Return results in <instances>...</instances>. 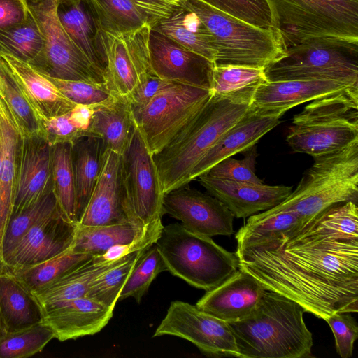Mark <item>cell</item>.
<instances>
[{
  "mask_svg": "<svg viewBox=\"0 0 358 358\" xmlns=\"http://www.w3.org/2000/svg\"><path fill=\"white\" fill-rule=\"evenodd\" d=\"M57 13L73 43L105 77L98 25L87 0H57Z\"/></svg>",
  "mask_w": 358,
  "mask_h": 358,
  "instance_id": "f1b7e54d",
  "label": "cell"
},
{
  "mask_svg": "<svg viewBox=\"0 0 358 358\" xmlns=\"http://www.w3.org/2000/svg\"><path fill=\"white\" fill-rule=\"evenodd\" d=\"M77 226L57 210L33 226L2 262L14 271L55 257L71 248Z\"/></svg>",
  "mask_w": 358,
  "mask_h": 358,
  "instance_id": "e0dca14e",
  "label": "cell"
},
{
  "mask_svg": "<svg viewBox=\"0 0 358 358\" xmlns=\"http://www.w3.org/2000/svg\"><path fill=\"white\" fill-rule=\"evenodd\" d=\"M150 30L149 25L119 34L99 29L98 42L106 66L105 78L116 93L128 96L139 80L152 72Z\"/></svg>",
  "mask_w": 358,
  "mask_h": 358,
  "instance_id": "5bb4252c",
  "label": "cell"
},
{
  "mask_svg": "<svg viewBox=\"0 0 358 358\" xmlns=\"http://www.w3.org/2000/svg\"><path fill=\"white\" fill-rule=\"evenodd\" d=\"M164 335L187 340L209 357H239L229 324L187 302L171 303L153 336Z\"/></svg>",
  "mask_w": 358,
  "mask_h": 358,
  "instance_id": "4fadbf2b",
  "label": "cell"
},
{
  "mask_svg": "<svg viewBox=\"0 0 358 358\" xmlns=\"http://www.w3.org/2000/svg\"><path fill=\"white\" fill-rule=\"evenodd\" d=\"M313 159V164L303 173L296 188L271 208L294 212L303 227L336 204L358 203V141Z\"/></svg>",
  "mask_w": 358,
  "mask_h": 358,
  "instance_id": "277c9868",
  "label": "cell"
},
{
  "mask_svg": "<svg viewBox=\"0 0 358 358\" xmlns=\"http://www.w3.org/2000/svg\"><path fill=\"white\" fill-rule=\"evenodd\" d=\"M350 313H336L324 320L334 336L337 353L341 358L352 355L354 343L358 338V325Z\"/></svg>",
  "mask_w": 358,
  "mask_h": 358,
  "instance_id": "c3c4849f",
  "label": "cell"
},
{
  "mask_svg": "<svg viewBox=\"0 0 358 358\" xmlns=\"http://www.w3.org/2000/svg\"><path fill=\"white\" fill-rule=\"evenodd\" d=\"M0 317L3 333L40 322L43 317L34 294L3 263L0 266Z\"/></svg>",
  "mask_w": 358,
  "mask_h": 358,
  "instance_id": "83f0119b",
  "label": "cell"
},
{
  "mask_svg": "<svg viewBox=\"0 0 358 358\" xmlns=\"http://www.w3.org/2000/svg\"><path fill=\"white\" fill-rule=\"evenodd\" d=\"M52 184L62 215L71 222L78 224L71 143L52 146Z\"/></svg>",
  "mask_w": 358,
  "mask_h": 358,
  "instance_id": "74e56055",
  "label": "cell"
},
{
  "mask_svg": "<svg viewBox=\"0 0 358 358\" xmlns=\"http://www.w3.org/2000/svg\"><path fill=\"white\" fill-rule=\"evenodd\" d=\"M59 209L52 188L38 202L12 216L7 225L2 245V259L36 224Z\"/></svg>",
  "mask_w": 358,
  "mask_h": 358,
  "instance_id": "7bdbcfd3",
  "label": "cell"
},
{
  "mask_svg": "<svg viewBox=\"0 0 358 358\" xmlns=\"http://www.w3.org/2000/svg\"><path fill=\"white\" fill-rule=\"evenodd\" d=\"M244 157L237 159L227 157L210 168L204 173L213 178L254 184L264 183L255 173L257 156L255 146L244 151Z\"/></svg>",
  "mask_w": 358,
  "mask_h": 358,
  "instance_id": "7dc6e473",
  "label": "cell"
},
{
  "mask_svg": "<svg viewBox=\"0 0 358 358\" xmlns=\"http://www.w3.org/2000/svg\"><path fill=\"white\" fill-rule=\"evenodd\" d=\"M107 152L101 138L96 136H84L72 144L78 223L101 174Z\"/></svg>",
  "mask_w": 358,
  "mask_h": 358,
  "instance_id": "1f68e13d",
  "label": "cell"
},
{
  "mask_svg": "<svg viewBox=\"0 0 358 358\" xmlns=\"http://www.w3.org/2000/svg\"><path fill=\"white\" fill-rule=\"evenodd\" d=\"M45 48L43 36L30 12L23 23L0 30V52L28 63L38 72L45 64Z\"/></svg>",
  "mask_w": 358,
  "mask_h": 358,
  "instance_id": "d590c367",
  "label": "cell"
},
{
  "mask_svg": "<svg viewBox=\"0 0 358 358\" xmlns=\"http://www.w3.org/2000/svg\"><path fill=\"white\" fill-rule=\"evenodd\" d=\"M45 41V60L39 72L65 80L107 83L97 69L73 43L57 13V0H25Z\"/></svg>",
  "mask_w": 358,
  "mask_h": 358,
  "instance_id": "7c38bea8",
  "label": "cell"
},
{
  "mask_svg": "<svg viewBox=\"0 0 358 358\" xmlns=\"http://www.w3.org/2000/svg\"><path fill=\"white\" fill-rule=\"evenodd\" d=\"M197 178L209 194L221 201L236 218H245L269 210L292 192V187L289 186L236 182L205 173Z\"/></svg>",
  "mask_w": 358,
  "mask_h": 358,
  "instance_id": "ffe728a7",
  "label": "cell"
},
{
  "mask_svg": "<svg viewBox=\"0 0 358 358\" xmlns=\"http://www.w3.org/2000/svg\"><path fill=\"white\" fill-rule=\"evenodd\" d=\"M201 1L256 27L276 30L273 13L267 0Z\"/></svg>",
  "mask_w": 358,
  "mask_h": 358,
  "instance_id": "f6af8a7d",
  "label": "cell"
},
{
  "mask_svg": "<svg viewBox=\"0 0 358 358\" xmlns=\"http://www.w3.org/2000/svg\"><path fill=\"white\" fill-rule=\"evenodd\" d=\"M21 86L41 121L71 110L76 104L63 95L44 75L28 63L0 52Z\"/></svg>",
  "mask_w": 358,
  "mask_h": 358,
  "instance_id": "4316f807",
  "label": "cell"
},
{
  "mask_svg": "<svg viewBox=\"0 0 358 358\" xmlns=\"http://www.w3.org/2000/svg\"><path fill=\"white\" fill-rule=\"evenodd\" d=\"M200 18L214 38L215 66L265 68L285 53L279 33L243 21L201 0H180Z\"/></svg>",
  "mask_w": 358,
  "mask_h": 358,
  "instance_id": "52a82bcc",
  "label": "cell"
},
{
  "mask_svg": "<svg viewBox=\"0 0 358 358\" xmlns=\"http://www.w3.org/2000/svg\"><path fill=\"white\" fill-rule=\"evenodd\" d=\"M134 125L132 108L127 96L117 94L113 99L93 106L88 132L101 138L106 151L122 154Z\"/></svg>",
  "mask_w": 358,
  "mask_h": 358,
  "instance_id": "f546056e",
  "label": "cell"
},
{
  "mask_svg": "<svg viewBox=\"0 0 358 358\" xmlns=\"http://www.w3.org/2000/svg\"><path fill=\"white\" fill-rule=\"evenodd\" d=\"M21 137L0 97V261L15 194Z\"/></svg>",
  "mask_w": 358,
  "mask_h": 358,
  "instance_id": "484cf974",
  "label": "cell"
},
{
  "mask_svg": "<svg viewBox=\"0 0 358 358\" xmlns=\"http://www.w3.org/2000/svg\"><path fill=\"white\" fill-rule=\"evenodd\" d=\"M55 338L53 330L43 321L4 332L0 336V358H22L41 352Z\"/></svg>",
  "mask_w": 358,
  "mask_h": 358,
  "instance_id": "60d3db41",
  "label": "cell"
},
{
  "mask_svg": "<svg viewBox=\"0 0 358 358\" xmlns=\"http://www.w3.org/2000/svg\"><path fill=\"white\" fill-rule=\"evenodd\" d=\"M126 222L141 225L130 213L124 200L121 183V154L108 150L101 174L78 224L101 226Z\"/></svg>",
  "mask_w": 358,
  "mask_h": 358,
  "instance_id": "d6986e66",
  "label": "cell"
},
{
  "mask_svg": "<svg viewBox=\"0 0 358 358\" xmlns=\"http://www.w3.org/2000/svg\"><path fill=\"white\" fill-rule=\"evenodd\" d=\"M162 227H145L134 223L77 226L71 249L92 257H101L111 249L137 243H155Z\"/></svg>",
  "mask_w": 358,
  "mask_h": 358,
  "instance_id": "d4e9b609",
  "label": "cell"
},
{
  "mask_svg": "<svg viewBox=\"0 0 358 358\" xmlns=\"http://www.w3.org/2000/svg\"><path fill=\"white\" fill-rule=\"evenodd\" d=\"M280 117L250 106L199 161L191 172L189 180L196 179L220 161L255 145L263 136L280 124Z\"/></svg>",
  "mask_w": 358,
  "mask_h": 358,
  "instance_id": "cb8c5ba5",
  "label": "cell"
},
{
  "mask_svg": "<svg viewBox=\"0 0 358 358\" xmlns=\"http://www.w3.org/2000/svg\"><path fill=\"white\" fill-rule=\"evenodd\" d=\"M146 248L129 254L122 262L99 275L92 281L85 296L114 309L129 275Z\"/></svg>",
  "mask_w": 358,
  "mask_h": 358,
  "instance_id": "b9f144b4",
  "label": "cell"
},
{
  "mask_svg": "<svg viewBox=\"0 0 358 358\" xmlns=\"http://www.w3.org/2000/svg\"><path fill=\"white\" fill-rule=\"evenodd\" d=\"M68 114L70 120L76 128L89 133L88 129L93 115V106L76 104Z\"/></svg>",
  "mask_w": 358,
  "mask_h": 358,
  "instance_id": "db71d44e",
  "label": "cell"
},
{
  "mask_svg": "<svg viewBox=\"0 0 358 358\" xmlns=\"http://www.w3.org/2000/svg\"><path fill=\"white\" fill-rule=\"evenodd\" d=\"M267 79L264 69L245 66H215L210 92L251 103L257 87Z\"/></svg>",
  "mask_w": 358,
  "mask_h": 358,
  "instance_id": "8d00e7d4",
  "label": "cell"
},
{
  "mask_svg": "<svg viewBox=\"0 0 358 358\" xmlns=\"http://www.w3.org/2000/svg\"><path fill=\"white\" fill-rule=\"evenodd\" d=\"M178 83L162 79L152 72L142 78L127 96L131 108L141 106L157 95L171 88Z\"/></svg>",
  "mask_w": 358,
  "mask_h": 358,
  "instance_id": "f907efd6",
  "label": "cell"
},
{
  "mask_svg": "<svg viewBox=\"0 0 358 358\" xmlns=\"http://www.w3.org/2000/svg\"><path fill=\"white\" fill-rule=\"evenodd\" d=\"M121 183L127 206L134 220L145 227H163L164 194L157 169L136 123L121 154Z\"/></svg>",
  "mask_w": 358,
  "mask_h": 358,
  "instance_id": "8fae6325",
  "label": "cell"
},
{
  "mask_svg": "<svg viewBox=\"0 0 358 358\" xmlns=\"http://www.w3.org/2000/svg\"><path fill=\"white\" fill-rule=\"evenodd\" d=\"M151 29L213 62L217 57L214 38L196 13L182 4Z\"/></svg>",
  "mask_w": 358,
  "mask_h": 358,
  "instance_id": "4dcf8cb0",
  "label": "cell"
},
{
  "mask_svg": "<svg viewBox=\"0 0 358 358\" xmlns=\"http://www.w3.org/2000/svg\"><path fill=\"white\" fill-rule=\"evenodd\" d=\"M114 309L87 296L59 302L43 310V322L60 341L99 332L110 321Z\"/></svg>",
  "mask_w": 358,
  "mask_h": 358,
  "instance_id": "7402d4cb",
  "label": "cell"
},
{
  "mask_svg": "<svg viewBox=\"0 0 358 358\" xmlns=\"http://www.w3.org/2000/svg\"><path fill=\"white\" fill-rule=\"evenodd\" d=\"M238 268L266 290L325 320L358 311V238H338L314 222L263 245L235 252Z\"/></svg>",
  "mask_w": 358,
  "mask_h": 358,
  "instance_id": "6da1fadb",
  "label": "cell"
},
{
  "mask_svg": "<svg viewBox=\"0 0 358 358\" xmlns=\"http://www.w3.org/2000/svg\"><path fill=\"white\" fill-rule=\"evenodd\" d=\"M187 185L164 194L163 214L180 220L187 230L201 235L231 236L234 217L217 199Z\"/></svg>",
  "mask_w": 358,
  "mask_h": 358,
  "instance_id": "9a60e30c",
  "label": "cell"
},
{
  "mask_svg": "<svg viewBox=\"0 0 358 358\" xmlns=\"http://www.w3.org/2000/svg\"><path fill=\"white\" fill-rule=\"evenodd\" d=\"M0 97L21 138L42 137L41 121L9 66L0 55Z\"/></svg>",
  "mask_w": 358,
  "mask_h": 358,
  "instance_id": "e575fe53",
  "label": "cell"
},
{
  "mask_svg": "<svg viewBox=\"0 0 358 358\" xmlns=\"http://www.w3.org/2000/svg\"><path fill=\"white\" fill-rule=\"evenodd\" d=\"M305 310L282 294L266 290L255 310L228 323L240 358L313 357V334L303 320Z\"/></svg>",
  "mask_w": 358,
  "mask_h": 358,
  "instance_id": "7a4b0ae2",
  "label": "cell"
},
{
  "mask_svg": "<svg viewBox=\"0 0 358 358\" xmlns=\"http://www.w3.org/2000/svg\"><path fill=\"white\" fill-rule=\"evenodd\" d=\"M155 244L167 271L205 291L215 288L238 269L235 252L178 223L163 226Z\"/></svg>",
  "mask_w": 358,
  "mask_h": 358,
  "instance_id": "8992f818",
  "label": "cell"
},
{
  "mask_svg": "<svg viewBox=\"0 0 358 358\" xmlns=\"http://www.w3.org/2000/svg\"><path fill=\"white\" fill-rule=\"evenodd\" d=\"M45 76L63 95L75 104L94 106L113 99L117 94L106 83L65 80Z\"/></svg>",
  "mask_w": 358,
  "mask_h": 358,
  "instance_id": "bcb514c9",
  "label": "cell"
},
{
  "mask_svg": "<svg viewBox=\"0 0 358 358\" xmlns=\"http://www.w3.org/2000/svg\"><path fill=\"white\" fill-rule=\"evenodd\" d=\"M43 135L51 146L69 143L73 144L79 138L90 136L87 131L76 128L70 120L68 113L41 120Z\"/></svg>",
  "mask_w": 358,
  "mask_h": 358,
  "instance_id": "681fc988",
  "label": "cell"
},
{
  "mask_svg": "<svg viewBox=\"0 0 358 358\" xmlns=\"http://www.w3.org/2000/svg\"><path fill=\"white\" fill-rule=\"evenodd\" d=\"M268 81L329 80L358 85V43L313 38L285 48L264 68Z\"/></svg>",
  "mask_w": 358,
  "mask_h": 358,
  "instance_id": "9c48e42d",
  "label": "cell"
},
{
  "mask_svg": "<svg viewBox=\"0 0 358 358\" xmlns=\"http://www.w3.org/2000/svg\"><path fill=\"white\" fill-rule=\"evenodd\" d=\"M265 291L254 277L238 268L221 284L206 291L195 306L227 323L237 322L255 310Z\"/></svg>",
  "mask_w": 358,
  "mask_h": 358,
  "instance_id": "44dd1931",
  "label": "cell"
},
{
  "mask_svg": "<svg viewBox=\"0 0 358 358\" xmlns=\"http://www.w3.org/2000/svg\"><path fill=\"white\" fill-rule=\"evenodd\" d=\"M354 86L358 85L329 80H266L256 90L250 106L282 117L296 106Z\"/></svg>",
  "mask_w": 358,
  "mask_h": 358,
  "instance_id": "603a6c76",
  "label": "cell"
},
{
  "mask_svg": "<svg viewBox=\"0 0 358 358\" xmlns=\"http://www.w3.org/2000/svg\"><path fill=\"white\" fill-rule=\"evenodd\" d=\"M29 15L25 0H0V30L23 23Z\"/></svg>",
  "mask_w": 358,
  "mask_h": 358,
  "instance_id": "816d5d0a",
  "label": "cell"
},
{
  "mask_svg": "<svg viewBox=\"0 0 358 358\" xmlns=\"http://www.w3.org/2000/svg\"><path fill=\"white\" fill-rule=\"evenodd\" d=\"M285 48L313 38L358 43V0H267Z\"/></svg>",
  "mask_w": 358,
  "mask_h": 358,
  "instance_id": "ba28073f",
  "label": "cell"
},
{
  "mask_svg": "<svg viewBox=\"0 0 358 358\" xmlns=\"http://www.w3.org/2000/svg\"><path fill=\"white\" fill-rule=\"evenodd\" d=\"M3 263V262L0 261V266L1 265V264ZM3 334V328H2V324H1V317H0V336Z\"/></svg>",
  "mask_w": 358,
  "mask_h": 358,
  "instance_id": "11a10c76",
  "label": "cell"
},
{
  "mask_svg": "<svg viewBox=\"0 0 358 358\" xmlns=\"http://www.w3.org/2000/svg\"><path fill=\"white\" fill-rule=\"evenodd\" d=\"M128 255L115 260L94 257L68 271L48 286L32 293L43 310L59 302L85 296L92 281L99 275L122 262Z\"/></svg>",
  "mask_w": 358,
  "mask_h": 358,
  "instance_id": "d6a6232c",
  "label": "cell"
},
{
  "mask_svg": "<svg viewBox=\"0 0 358 358\" xmlns=\"http://www.w3.org/2000/svg\"><path fill=\"white\" fill-rule=\"evenodd\" d=\"M147 17L151 28L168 17L179 5L180 0H131Z\"/></svg>",
  "mask_w": 358,
  "mask_h": 358,
  "instance_id": "f5cc1de1",
  "label": "cell"
},
{
  "mask_svg": "<svg viewBox=\"0 0 358 358\" xmlns=\"http://www.w3.org/2000/svg\"><path fill=\"white\" fill-rule=\"evenodd\" d=\"M152 72L158 77L210 90L214 64L151 29L149 37Z\"/></svg>",
  "mask_w": 358,
  "mask_h": 358,
  "instance_id": "2e32d148",
  "label": "cell"
},
{
  "mask_svg": "<svg viewBox=\"0 0 358 358\" xmlns=\"http://www.w3.org/2000/svg\"><path fill=\"white\" fill-rule=\"evenodd\" d=\"M51 146L42 137L21 138L11 216L38 202L52 188Z\"/></svg>",
  "mask_w": 358,
  "mask_h": 358,
  "instance_id": "ac0fdd59",
  "label": "cell"
},
{
  "mask_svg": "<svg viewBox=\"0 0 358 358\" xmlns=\"http://www.w3.org/2000/svg\"><path fill=\"white\" fill-rule=\"evenodd\" d=\"M286 141L313 157L358 141V86L315 99L292 120Z\"/></svg>",
  "mask_w": 358,
  "mask_h": 358,
  "instance_id": "5b68a950",
  "label": "cell"
},
{
  "mask_svg": "<svg viewBox=\"0 0 358 358\" xmlns=\"http://www.w3.org/2000/svg\"><path fill=\"white\" fill-rule=\"evenodd\" d=\"M167 271L164 261L156 245L147 248L138 259L129 275L118 300L133 297L140 303L150 284L160 273Z\"/></svg>",
  "mask_w": 358,
  "mask_h": 358,
  "instance_id": "ee69618b",
  "label": "cell"
},
{
  "mask_svg": "<svg viewBox=\"0 0 358 358\" xmlns=\"http://www.w3.org/2000/svg\"><path fill=\"white\" fill-rule=\"evenodd\" d=\"M250 105L240 99L212 94L175 137L152 155L164 194L190 182L196 164L244 115Z\"/></svg>",
  "mask_w": 358,
  "mask_h": 358,
  "instance_id": "3957f363",
  "label": "cell"
},
{
  "mask_svg": "<svg viewBox=\"0 0 358 358\" xmlns=\"http://www.w3.org/2000/svg\"><path fill=\"white\" fill-rule=\"evenodd\" d=\"M92 256L76 252L71 248L41 262L11 271L32 292L52 284L68 271L90 260Z\"/></svg>",
  "mask_w": 358,
  "mask_h": 358,
  "instance_id": "f35d334b",
  "label": "cell"
},
{
  "mask_svg": "<svg viewBox=\"0 0 358 358\" xmlns=\"http://www.w3.org/2000/svg\"><path fill=\"white\" fill-rule=\"evenodd\" d=\"M211 94L208 89L177 83L147 103L132 108L134 122L152 155L175 137Z\"/></svg>",
  "mask_w": 358,
  "mask_h": 358,
  "instance_id": "30bf717a",
  "label": "cell"
},
{
  "mask_svg": "<svg viewBox=\"0 0 358 358\" xmlns=\"http://www.w3.org/2000/svg\"><path fill=\"white\" fill-rule=\"evenodd\" d=\"M87 1L94 12L98 27L102 31L119 34L150 26L147 17L131 0Z\"/></svg>",
  "mask_w": 358,
  "mask_h": 358,
  "instance_id": "ab89813d",
  "label": "cell"
},
{
  "mask_svg": "<svg viewBox=\"0 0 358 358\" xmlns=\"http://www.w3.org/2000/svg\"><path fill=\"white\" fill-rule=\"evenodd\" d=\"M302 227L301 218L292 210L269 209L258 213L250 216L236 234V250L265 245Z\"/></svg>",
  "mask_w": 358,
  "mask_h": 358,
  "instance_id": "836d02e7",
  "label": "cell"
}]
</instances>
